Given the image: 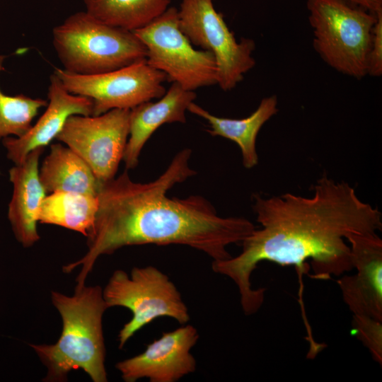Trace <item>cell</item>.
Instances as JSON below:
<instances>
[{"label":"cell","mask_w":382,"mask_h":382,"mask_svg":"<svg viewBox=\"0 0 382 382\" xmlns=\"http://www.w3.org/2000/svg\"><path fill=\"white\" fill-rule=\"evenodd\" d=\"M253 209L261 228L241 243L239 255L212 262L214 272L237 286L245 315L258 311L265 299L266 289H253L250 282L260 262L301 267L309 260L317 277L340 276L353 270L346 238L382 228L377 207L361 200L348 183L325 173L314 185L312 196L255 195Z\"/></svg>","instance_id":"1"},{"label":"cell","mask_w":382,"mask_h":382,"mask_svg":"<svg viewBox=\"0 0 382 382\" xmlns=\"http://www.w3.org/2000/svg\"><path fill=\"white\" fill-rule=\"evenodd\" d=\"M192 151H179L157 179L132 181L125 170L101 185L98 208L87 238L88 251L79 260L63 267L66 273L81 267L76 283H85L97 259L129 245H187L212 260L231 257L227 247L241 243L255 228L243 217H221L204 197H168L175 184L196 174L189 167Z\"/></svg>","instance_id":"2"},{"label":"cell","mask_w":382,"mask_h":382,"mask_svg":"<svg viewBox=\"0 0 382 382\" xmlns=\"http://www.w3.org/2000/svg\"><path fill=\"white\" fill-rule=\"evenodd\" d=\"M51 299L62 317L61 335L52 345H30L47 368L44 381H65L71 371L81 369L93 382L108 381L103 289L76 284L73 295L52 291Z\"/></svg>","instance_id":"3"},{"label":"cell","mask_w":382,"mask_h":382,"mask_svg":"<svg viewBox=\"0 0 382 382\" xmlns=\"http://www.w3.org/2000/svg\"><path fill=\"white\" fill-rule=\"evenodd\" d=\"M52 44L64 69L82 75L146 62L147 54L133 32L107 25L86 11L70 15L55 26Z\"/></svg>","instance_id":"4"},{"label":"cell","mask_w":382,"mask_h":382,"mask_svg":"<svg viewBox=\"0 0 382 382\" xmlns=\"http://www.w3.org/2000/svg\"><path fill=\"white\" fill-rule=\"evenodd\" d=\"M306 7L313 47L321 59L345 75L366 76L377 13L346 0H307Z\"/></svg>","instance_id":"5"},{"label":"cell","mask_w":382,"mask_h":382,"mask_svg":"<svg viewBox=\"0 0 382 382\" xmlns=\"http://www.w3.org/2000/svg\"><path fill=\"white\" fill-rule=\"evenodd\" d=\"M103 296L108 308L125 307L132 313L119 332V349L156 318L169 317L180 324L190 320L188 308L176 286L154 266L134 267L130 275L115 270L103 289Z\"/></svg>","instance_id":"6"},{"label":"cell","mask_w":382,"mask_h":382,"mask_svg":"<svg viewBox=\"0 0 382 382\" xmlns=\"http://www.w3.org/2000/svg\"><path fill=\"white\" fill-rule=\"evenodd\" d=\"M133 33L146 49V63L163 72L169 81L191 91L216 84L214 55L193 47L179 27L175 7H168L151 23Z\"/></svg>","instance_id":"7"},{"label":"cell","mask_w":382,"mask_h":382,"mask_svg":"<svg viewBox=\"0 0 382 382\" xmlns=\"http://www.w3.org/2000/svg\"><path fill=\"white\" fill-rule=\"evenodd\" d=\"M178 15L179 27L190 42L214 55L216 84L225 91L234 88L255 64V42L245 37L238 42L213 0H182Z\"/></svg>","instance_id":"8"},{"label":"cell","mask_w":382,"mask_h":382,"mask_svg":"<svg viewBox=\"0 0 382 382\" xmlns=\"http://www.w3.org/2000/svg\"><path fill=\"white\" fill-rule=\"evenodd\" d=\"M54 73L71 93L88 98L93 103L92 116L112 109H132L166 93V75L146 62L93 75L74 74L55 68Z\"/></svg>","instance_id":"9"},{"label":"cell","mask_w":382,"mask_h":382,"mask_svg":"<svg viewBox=\"0 0 382 382\" xmlns=\"http://www.w3.org/2000/svg\"><path fill=\"white\" fill-rule=\"evenodd\" d=\"M129 109L71 115L56 139L79 155L102 185L115 178L129 134Z\"/></svg>","instance_id":"10"},{"label":"cell","mask_w":382,"mask_h":382,"mask_svg":"<svg viewBox=\"0 0 382 382\" xmlns=\"http://www.w3.org/2000/svg\"><path fill=\"white\" fill-rule=\"evenodd\" d=\"M199 337L190 324L163 332L141 354L117 362L115 368L125 382L144 378L151 382H175L195 371L197 361L190 351Z\"/></svg>","instance_id":"11"},{"label":"cell","mask_w":382,"mask_h":382,"mask_svg":"<svg viewBox=\"0 0 382 382\" xmlns=\"http://www.w3.org/2000/svg\"><path fill=\"white\" fill-rule=\"evenodd\" d=\"M357 273L337 280L344 302L355 315L382 320V240L377 233L346 238Z\"/></svg>","instance_id":"12"},{"label":"cell","mask_w":382,"mask_h":382,"mask_svg":"<svg viewBox=\"0 0 382 382\" xmlns=\"http://www.w3.org/2000/svg\"><path fill=\"white\" fill-rule=\"evenodd\" d=\"M47 99L45 111L23 135L2 140L7 158L14 164L21 163L31 151L49 145L71 115H92L91 100L69 93L54 73L50 77Z\"/></svg>","instance_id":"13"},{"label":"cell","mask_w":382,"mask_h":382,"mask_svg":"<svg viewBox=\"0 0 382 382\" xmlns=\"http://www.w3.org/2000/svg\"><path fill=\"white\" fill-rule=\"evenodd\" d=\"M44 148L31 151L25 159L9 170L13 192L8 218L17 241L25 248L40 239L37 223L46 191L39 177V159Z\"/></svg>","instance_id":"14"},{"label":"cell","mask_w":382,"mask_h":382,"mask_svg":"<svg viewBox=\"0 0 382 382\" xmlns=\"http://www.w3.org/2000/svg\"><path fill=\"white\" fill-rule=\"evenodd\" d=\"M196 94L176 83L156 102L147 101L130 109L129 134L122 160L127 170L134 169L146 142L166 123L186 122L185 111Z\"/></svg>","instance_id":"15"},{"label":"cell","mask_w":382,"mask_h":382,"mask_svg":"<svg viewBox=\"0 0 382 382\" xmlns=\"http://www.w3.org/2000/svg\"><path fill=\"white\" fill-rule=\"evenodd\" d=\"M278 99L275 95L264 98L256 110L242 119H231L215 116L194 102L187 110L206 120L210 128L207 130L212 136H219L238 144L242 155V163L247 169L258 163L256 139L262 127L278 112Z\"/></svg>","instance_id":"16"},{"label":"cell","mask_w":382,"mask_h":382,"mask_svg":"<svg viewBox=\"0 0 382 382\" xmlns=\"http://www.w3.org/2000/svg\"><path fill=\"white\" fill-rule=\"evenodd\" d=\"M46 192H69L98 196L101 184L88 164L68 146L54 144L39 169Z\"/></svg>","instance_id":"17"},{"label":"cell","mask_w":382,"mask_h":382,"mask_svg":"<svg viewBox=\"0 0 382 382\" xmlns=\"http://www.w3.org/2000/svg\"><path fill=\"white\" fill-rule=\"evenodd\" d=\"M98 208V196L52 192L45 196L41 204L38 222L59 226L86 237L93 226Z\"/></svg>","instance_id":"18"},{"label":"cell","mask_w":382,"mask_h":382,"mask_svg":"<svg viewBox=\"0 0 382 382\" xmlns=\"http://www.w3.org/2000/svg\"><path fill=\"white\" fill-rule=\"evenodd\" d=\"M86 11L101 22L134 31L163 13L171 0H83Z\"/></svg>","instance_id":"19"},{"label":"cell","mask_w":382,"mask_h":382,"mask_svg":"<svg viewBox=\"0 0 382 382\" xmlns=\"http://www.w3.org/2000/svg\"><path fill=\"white\" fill-rule=\"evenodd\" d=\"M6 55L0 54V72L4 69ZM47 100L33 98L23 94L8 96L0 88V140L8 137H19L32 126V122Z\"/></svg>","instance_id":"20"},{"label":"cell","mask_w":382,"mask_h":382,"mask_svg":"<svg viewBox=\"0 0 382 382\" xmlns=\"http://www.w3.org/2000/svg\"><path fill=\"white\" fill-rule=\"evenodd\" d=\"M352 333L368 349L372 358L382 364V320L374 318L353 314Z\"/></svg>","instance_id":"21"},{"label":"cell","mask_w":382,"mask_h":382,"mask_svg":"<svg viewBox=\"0 0 382 382\" xmlns=\"http://www.w3.org/2000/svg\"><path fill=\"white\" fill-rule=\"evenodd\" d=\"M382 74V11L377 13V19L372 33L367 62V75L379 77Z\"/></svg>","instance_id":"22"},{"label":"cell","mask_w":382,"mask_h":382,"mask_svg":"<svg viewBox=\"0 0 382 382\" xmlns=\"http://www.w3.org/2000/svg\"><path fill=\"white\" fill-rule=\"evenodd\" d=\"M373 13L382 11V0H346Z\"/></svg>","instance_id":"23"}]
</instances>
